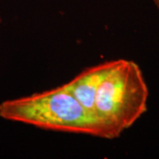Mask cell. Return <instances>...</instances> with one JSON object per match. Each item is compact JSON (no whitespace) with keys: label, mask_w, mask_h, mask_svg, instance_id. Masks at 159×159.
I'll return each mask as SVG.
<instances>
[{"label":"cell","mask_w":159,"mask_h":159,"mask_svg":"<svg viewBox=\"0 0 159 159\" xmlns=\"http://www.w3.org/2000/svg\"><path fill=\"white\" fill-rule=\"evenodd\" d=\"M154 3V5L156 6V7L157 8V10L159 11V0H151Z\"/></svg>","instance_id":"cell-4"},{"label":"cell","mask_w":159,"mask_h":159,"mask_svg":"<svg viewBox=\"0 0 159 159\" xmlns=\"http://www.w3.org/2000/svg\"><path fill=\"white\" fill-rule=\"evenodd\" d=\"M148 89L136 63L116 59L98 88L95 113L115 139L147 111Z\"/></svg>","instance_id":"cell-2"},{"label":"cell","mask_w":159,"mask_h":159,"mask_svg":"<svg viewBox=\"0 0 159 159\" xmlns=\"http://www.w3.org/2000/svg\"><path fill=\"white\" fill-rule=\"evenodd\" d=\"M0 118L45 129L111 140L96 114L89 111L63 84L57 88L0 103Z\"/></svg>","instance_id":"cell-1"},{"label":"cell","mask_w":159,"mask_h":159,"mask_svg":"<svg viewBox=\"0 0 159 159\" xmlns=\"http://www.w3.org/2000/svg\"><path fill=\"white\" fill-rule=\"evenodd\" d=\"M115 60L102 63L82 71L67 83L64 84L71 94L87 110L95 113V99L98 88L113 66Z\"/></svg>","instance_id":"cell-3"}]
</instances>
